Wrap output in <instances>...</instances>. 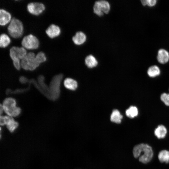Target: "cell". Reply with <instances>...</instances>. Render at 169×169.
<instances>
[{
  "mask_svg": "<svg viewBox=\"0 0 169 169\" xmlns=\"http://www.w3.org/2000/svg\"><path fill=\"white\" fill-rule=\"evenodd\" d=\"M141 3L143 6L147 5L149 6H153L156 3V0H142L141 1Z\"/></svg>",
  "mask_w": 169,
  "mask_h": 169,
  "instance_id": "cell-25",
  "label": "cell"
},
{
  "mask_svg": "<svg viewBox=\"0 0 169 169\" xmlns=\"http://www.w3.org/2000/svg\"><path fill=\"white\" fill-rule=\"evenodd\" d=\"M27 9L30 13L35 15H38L44 10L45 6L42 3L32 2L27 5Z\"/></svg>",
  "mask_w": 169,
  "mask_h": 169,
  "instance_id": "cell-9",
  "label": "cell"
},
{
  "mask_svg": "<svg viewBox=\"0 0 169 169\" xmlns=\"http://www.w3.org/2000/svg\"><path fill=\"white\" fill-rule=\"evenodd\" d=\"M35 59L36 61L39 63L45 62L46 57L44 53L42 52H39L36 55Z\"/></svg>",
  "mask_w": 169,
  "mask_h": 169,
  "instance_id": "cell-23",
  "label": "cell"
},
{
  "mask_svg": "<svg viewBox=\"0 0 169 169\" xmlns=\"http://www.w3.org/2000/svg\"><path fill=\"white\" fill-rule=\"evenodd\" d=\"M46 33L49 38H53L60 34L61 30L58 26L52 24L46 29Z\"/></svg>",
  "mask_w": 169,
  "mask_h": 169,
  "instance_id": "cell-10",
  "label": "cell"
},
{
  "mask_svg": "<svg viewBox=\"0 0 169 169\" xmlns=\"http://www.w3.org/2000/svg\"><path fill=\"white\" fill-rule=\"evenodd\" d=\"M10 39L6 34L3 33L0 35V46L1 48H5L10 44Z\"/></svg>",
  "mask_w": 169,
  "mask_h": 169,
  "instance_id": "cell-20",
  "label": "cell"
},
{
  "mask_svg": "<svg viewBox=\"0 0 169 169\" xmlns=\"http://www.w3.org/2000/svg\"><path fill=\"white\" fill-rule=\"evenodd\" d=\"M138 110L135 106H131L126 110L125 114L126 115L130 118H134L138 115Z\"/></svg>",
  "mask_w": 169,
  "mask_h": 169,
  "instance_id": "cell-21",
  "label": "cell"
},
{
  "mask_svg": "<svg viewBox=\"0 0 169 169\" xmlns=\"http://www.w3.org/2000/svg\"><path fill=\"white\" fill-rule=\"evenodd\" d=\"M4 111L3 106L1 104L0 106V113L1 115L3 113V111Z\"/></svg>",
  "mask_w": 169,
  "mask_h": 169,
  "instance_id": "cell-28",
  "label": "cell"
},
{
  "mask_svg": "<svg viewBox=\"0 0 169 169\" xmlns=\"http://www.w3.org/2000/svg\"><path fill=\"white\" fill-rule=\"evenodd\" d=\"M167 131L165 127L162 125H160L156 128L154 132L155 135L158 139L164 138L166 134Z\"/></svg>",
  "mask_w": 169,
  "mask_h": 169,
  "instance_id": "cell-14",
  "label": "cell"
},
{
  "mask_svg": "<svg viewBox=\"0 0 169 169\" xmlns=\"http://www.w3.org/2000/svg\"><path fill=\"white\" fill-rule=\"evenodd\" d=\"M110 5L105 0H100L95 2L93 6L94 12L99 16L104 13L107 14L110 10Z\"/></svg>",
  "mask_w": 169,
  "mask_h": 169,
  "instance_id": "cell-6",
  "label": "cell"
},
{
  "mask_svg": "<svg viewBox=\"0 0 169 169\" xmlns=\"http://www.w3.org/2000/svg\"><path fill=\"white\" fill-rule=\"evenodd\" d=\"M27 54L25 49L23 47L13 46L9 50V55L13 62L20 61Z\"/></svg>",
  "mask_w": 169,
  "mask_h": 169,
  "instance_id": "cell-8",
  "label": "cell"
},
{
  "mask_svg": "<svg viewBox=\"0 0 169 169\" xmlns=\"http://www.w3.org/2000/svg\"><path fill=\"white\" fill-rule=\"evenodd\" d=\"M11 15L8 11L3 9L0 10V24L1 26L6 25L11 20Z\"/></svg>",
  "mask_w": 169,
  "mask_h": 169,
  "instance_id": "cell-12",
  "label": "cell"
},
{
  "mask_svg": "<svg viewBox=\"0 0 169 169\" xmlns=\"http://www.w3.org/2000/svg\"><path fill=\"white\" fill-rule=\"evenodd\" d=\"M9 116L1 115L0 117V123L1 125H6L11 118Z\"/></svg>",
  "mask_w": 169,
  "mask_h": 169,
  "instance_id": "cell-26",
  "label": "cell"
},
{
  "mask_svg": "<svg viewBox=\"0 0 169 169\" xmlns=\"http://www.w3.org/2000/svg\"><path fill=\"white\" fill-rule=\"evenodd\" d=\"M64 84L65 88L71 90H75L78 86L77 82L70 78H66L64 81Z\"/></svg>",
  "mask_w": 169,
  "mask_h": 169,
  "instance_id": "cell-15",
  "label": "cell"
},
{
  "mask_svg": "<svg viewBox=\"0 0 169 169\" xmlns=\"http://www.w3.org/2000/svg\"><path fill=\"white\" fill-rule=\"evenodd\" d=\"M122 118L123 116L119 111L115 109L112 111L110 115V119L112 122L120 124L121 122Z\"/></svg>",
  "mask_w": 169,
  "mask_h": 169,
  "instance_id": "cell-17",
  "label": "cell"
},
{
  "mask_svg": "<svg viewBox=\"0 0 169 169\" xmlns=\"http://www.w3.org/2000/svg\"><path fill=\"white\" fill-rule=\"evenodd\" d=\"M157 59L158 61L161 64L166 63L169 60L168 52L164 49H160L158 51Z\"/></svg>",
  "mask_w": 169,
  "mask_h": 169,
  "instance_id": "cell-13",
  "label": "cell"
},
{
  "mask_svg": "<svg viewBox=\"0 0 169 169\" xmlns=\"http://www.w3.org/2000/svg\"><path fill=\"white\" fill-rule=\"evenodd\" d=\"M6 126L11 132H13L18 127V123L14 120L13 118L11 117L7 123Z\"/></svg>",
  "mask_w": 169,
  "mask_h": 169,
  "instance_id": "cell-22",
  "label": "cell"
},
{
  "mask_svg": "<svg viewBox=\"0 0 169 169\" xmlns=\"http://www.w3.org/2000/svg\"><path fill=\"white\" fill-rule=\"evenodd\" d=\"M9 34L13 38H18L21 37L23 32V25L22 22L15 18H12L7 28Z\"/></svg>",
  "mask_w": 169,
  "mask_h": 169,
  "instance_id": "cell-3",
  "label": "cell"
},
{
  "mask_svg": "<svg viewBox=\"0 0 169 169\" xmlns=\"http://www.w3.org/2000/svg\"><path fill=\"white\" fill-rule=\"evenodd\" d=\"M158 158L161 162L169 163V151L165 150H161L158 155Z\"/></svg>",
  "mask_w": 169,
  "mask_h": 169,
  "instance_id": "cell-18",
  "label": "cell"
},
{
  "mask_svg": "<svg viewBox=\"0 0 169 169\" xmlns=\"http://www.w3.org/2000/svg\"><path fill=\"white\" fill-rule=\"evenodd\" d=\"M36 55L33 52L27 53L24 57L21 60V66L25 70L33 71L38 67L40 64L36 60Z\"/></svg>",
  "mask_w": 169,
  "mask_h": 169,
  "instance_id": "cell-5",
  "label": "cell"
},
{
  "mask_svg": "<svg viewBox=\"0 0 169 169\" xmlns=\"http://www.w3.org/2000/svg\"><path fill=\"white\" fill-rule=\"evenodd\" d=\"M161 100L167 106H169V94L163 93L161 96Z\"/></svg>",
  "mask_w": 169,
  "mask_h": 169,
  "instance_id": "cell-24",
  "label": "cell"
},
{
  "mask_svg": "<svg viewBox=\"0 0 169 169\" xmlns=\"http://www.w3.org/2000/svg\"><path fill=\"white\" fill-rule=\"evenodd\" d=\"M63 75L59 74L54 76L51 80L49 86L51 100H55L60 94V85Z\"/></svg>",
  "mask_w": 169,
  "mask_h": 169,
  "instance_id": "cell-4",
  "label": "cell"
},
{
  "mask_svg": "<svg viewBox=\"0 0 169 169\" xmlns=\"http://www.w3.org/2000/svg\"><path fill=\"white\" fill-rule=\"evenodd\" d=\"M133 153L135 158H138L140 162L145 164L150 162L153 156L151 147L148 144L144 143L135 146L133 149Z\"/></svg>",
  "mask_w": 169,
  "mask_h": 169,
  "instance_id": "cell-1",
  "label": "cell"
},
{
  "mask_svg": "<svg viewBox=\"0 0 169 169\" xmlns=\"http://www.w3.org/2000/svg\"><path fill=\"white\" fill-rule=\"evenodd\" d=\"M86 65L89 68H92L96 67L98 62L96 58L92 55H89L85 59Z\"/></svg>",
  "mask_w": 169,
  "mask_h": 169,
  "instance_id": "cell-16",
  "label": "cell"
},
{
  "mask_svg": "<svg viewBox=\"0 0 169 169\" xmlns=\"http://www.w3.org/2000/svg\"><path fill=\"white\" fill-rule=\"evenodd\" d=\"M86 40V36L84 33L81 31L77 32L72 37L74 43L77 45H81L85 43Z\"/></svg>",
  "mask_w": 169,
  "mask_h": 169,
  "instance_id": "cell-11",
  "label": "cell"
},
{
  "mask_svg": "<svg viewBox=\"0 0 169 169\" xmlns=\"http://www.w3.org/2000/svg\"><path fill=\"white\" fill-rule=\"evenodd\" d=\"M29 80L26 77L22 76L19 78V81L22 84H25L28 82Z\"/></svg>",
  "mask_w": 169,
  "mask_h": 169,
  "instance_id": "cell-27",
  "label": "cell"
},
{
  "mask_svg": "<svg viewBox=\"0 0 169 169\" xmlns=\"http://www.w3.org/2000/svg\"><path fill=\"white\" fill-rule=\"evenodd\" d=\"M160 73V70L156 65H153L150 67L147 70L148 75L151 77H154L159 75Z\"/></svg>",
  "mask_w": 169,
  "mask_h": 169,
  "instance_id": "cell-19",
  "label": "cell"
},
{
  "mask_svg": "<svg viewBox=\"0 0 169 169\" xmlns=\"http://www.w3.org/2000/svg\"><path fill=\"white\" fill-rule=\"evenodd\" d=\"M21 44L23 47L25 49H34L38 47L39 42L36 37L30 34L24 36L23 38Z\"/></svg>",
  "mask_w": 169,
  "mask_h": 169,
  "instance_id": "cell-7",
  "label": "cell"
},
{
  "mask_svg": "<svg viewBox=\"0 0 169 169\" xmlns=\"http://www.w3.org/2000/svg\"><path fill=\"white\" fill-rule=\"evenodd\" d=\"M16 101L13 98H6L3 101L2 105L4 112L8 116L11 117H16L20 114L21 109L16 106Z\"/></svg>",
  "mask_w": 169,
  "mask_h": 169,
  "instance_id": "cell-2",
  "label": "cell"
}]
</instances>
